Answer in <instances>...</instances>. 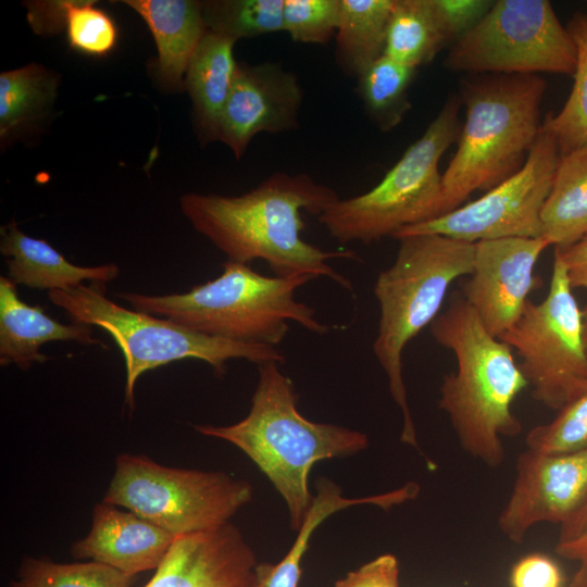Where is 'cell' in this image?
<instances>
[{"instance_id": "cell-8", "label": "cell", "mask_w": 587, "mask_h": 587, "mask_svg": "<svg viewBox=\"0 0 587 587\" xmlns=\"http://www.w3.org/2000/svg\"><path fill=\"white\" fill-rule=\"evenodd\" d=\"M459 97L451 96L423 135L369 191L338 199L319 222L338 242L373 243L438 215L439 160L460 135Z\"/></svg>"}, {"instance_id": "cell-38", "label": "cell", "mask_w": 587, "mask_h": 587, "mask_svg": "<svg viewBox=\"0 0 587 587\" xmlns=\"http://www.w3.org/2000/svg\"><path fill=\"white\" fill-rule=\"evenodd\" d=\"M587 530V500L575 515L561 525L558 542L569 541Z\"/></svg>"}, {"instance_id": "cell-31", "label": "cell", "mask_w": 587, "mask_h": 587, "mask_svg": "<svg viewBox=\"0 0 587 587\" xmlns=\"http://www.w3.org/2000/svg\"><path fill=\"white\" fill-rule=\"evenodd\" d=\"M525 442L527 449L548 454L587 450V389L562 407L551 422L533 427Z\"/></svg>"}, {"instance_id": "cell-3", "label": "cell", "mask_w": 587, "mask_h": 587, "mask_svg": "<svg viewBox=\"0 0 587 587\" xmlns=\"http://www.w3.org/2000/svg\"><path fill=\"white\" fill-rule=\"evenodd\" d=\"M195 429L233 444L254 462L285 500L296 532L313 500L309 489L313 465L369 447L362 432L304 417L297 408L292 380L276 362L258 365L251 407L242 420L225 426L195 425Z\"/></svg>"}, {"instance_id": "cell-4", "label": "cell", "mask_w": 587, "mask_h": 587, "mask_svg": "<svg viewBox=\"0 0 587 587\" xmlns=\"http://www.w3.org/2000/svg\"><path fill=\"white\" fill-rule=\"evenodd\" d=\"M546 87V80L534 74H479L461 82L459 99L465 107V121L442 174L437 216L522 168L541 129Z\"/></svg>"}, {"instance_id": "cell-22", "label": "cell", "mask_w": 587, "mask_h": 587, "mask_svg": "<svg viewBox=\"0 0 587 587\" xmlns=\"http://www.w3.org/2000/svg\"><path fill=\"white\" fill-rule=\"evenodd\" d=\"M540 220L541 237L557 249L587 236V145L560 154Z\"/></svg>"}, {"instance_id": "cell-39", "label": "cell", "mask_w": 587, "mask_h": 587, "mask_svg": "<svg viewBox=\"0 0 587 587\" xmlns=\"http://www.w3.org/2000/svg\"><path fill=\"white\" fill-rule=\"evenodd\" d=\"M569 587H587V566L580 564V567L574 574Z\"/></svg>"}, {"instance_id": "cell-25", "label": "cell", "mask_w": 587, "mask_h": 587, "mask_svg": "<svg viewBox=\"0 0 587 587\" xmlns=\"http://www.w3.org/2000/svg\"><path fill=\"white\" fill-rule=\"evenodd\" d=\"M58 82L37 64L0 74V137H12L38 118L53 103Z\"/></svg>"}, {"instance_id": "cell-30", "label": "cell", "mask_w": 587, "mask_h": 587, "mask_svg": "<svg viewBox=\"0 0 587 587\" xmlns=\"http://www.w3.org/2000/svg\"><path fill=\"white\" fill-rule=\"evenodd\" d=\"M71 48L93 57L110 53L117 42L114 21L93 1H59Z\"/></svg>"}, {"instance_id": "cell-41", "label": "cell", "mask_w": 587, "mask_h": 587, "mask_svg": "<svg viewBox=\"0 0 587 587\" xmlns=\"http://www.w3.org/2000/svg\"><path fill=\"white\" fill-rule=\"evenodd\" d=\"M580 564H584V565H586V566H587V562H584V563H580Z\"/></svg>"}, {"instance_id": "cell-6", "label": "cell", "mask_w": 587, "mask_h": 587, "mask_svg": "<svg viewBox=\"0 0 587 587\" xmlns=\"http://www.w3.org/2000/svg\"><path fill=\"white\" fill-rule=\"evenodd\" d=\"M394 263L374 285L379 307L373 352L401 411V441L420 450L402 375L407 345L439 314L451 284L473 270L474 243L435 234L398 239Z\"/></svg>"}, {"instance_id": "cell-19", "label": "cell", "mask_w": 587, "mask_h": 587, "mask_svg": "<svg viewBox=\"0 0 587 587\" xmlns=\"http://www.w3.org/2000/svg\"><path fill=\"white\" fill-rule=\"evenodd\" d=\"M0 252L5 258L8 278L29 288L67 290L83 282L107 284L120 275L114 263L79 266L71 263L45 239L25 235L15 221L1 227Z\"/></svg>"}, {"instance_id": "cell-9", "label": "cell", "mask_w": 587, "mask_h": 587, "mask_svg": "<svg viewBox=\"0 0 587 587\" xmlns=\"http://www.w3.org/2000/svg\"><path fill=\"white\" fill-rule=\"evenodd\" d=\"M252 487L223 472L164 466L120 454L103 502L134 512L177 537L229 522Z\"/></svg>"}, {"instance_id": "cell-34", "label": "cell", "mask_w": 587, "mask_h": 587, "mask_svg": "<svg viewBox=\"0 0 587 587\" xmlns=\"http://www.w3.org/2000/svg\"><path fill=\"white\" fill-rule=\"evenodd\" d=\"M335 587H400L398 560L392 554H382L349 572Z\"/></svg>"}, {"instance_id": "cell-17", "label": "cell", "mask_w": 587, "mask_h": 587, "mask_svg": "<svg viewBox=\"0 0 587 587\" xmlns=\"http://www.w3.org/2000/svg\"><path fill=\"white\" fill-rule=\"evenodd\" d=\"M174 538L134 512L102 501L93 509L89 533L73 545L72 554L134 577L157 570Z\"/></svg>"}, {"instance_id": "cell-21", "label": "cell", "mask_w": 587, "mask_h": 587, "mask_svg": "<svg viewBox=\"0 0 587 587\" xmlns=\"http://www.w3.org/2000/svg\"><path fill=\"white\" fill-rule=\"evenodd\" d=\"M235 42L207 29L186 72L185 87L192 100L199 135L205 142L218 140L221 116L238 65Z\"/></svg>"}, {"instance_id": "cell-10", "label": "cell", "mask_w": 587, "mask_h": 587, "mask_svg": "<svg viewBox=\"0 0 587 587\" xmlns=\"http://www.w3.org/2000/svg\"><path fill=\"white\" fill-rule=\"evenodd\" d=\"M445 66L473 74L573 76L577 48L548 0H498L453 42Z\"/></svg>"}, {"instance_id": "cell-36", "label": "cell", "mask_w": 587, "mask_h": 587, "mask_svg": "<svg viewBox=\"0 0 587 587\" xmlns=\"http://www.w3.org/2000/svg\"><path fill=\"white\" fill-rule=\"evenodd\" d=\"M554 254L563 262L572 288L587 289V236L567 248H554Z\"/></svg>"}, {"instance_id": "cell-18", "label": "cell", "mask_w": 587, "mask_h": 587, "mask_svg": "<svg viewBox=\"0 0 587 587\" xmlns=\"http://www.w3.org/2000/svg\"><path fill=\"white\" fill-rule=\"evenodd\" d=\"M55 340L101 344L92 337L91 326L55 321L40 305L25 303L18 297L16 285L7 276H0V364H15L26 371L34 363L48 360L40 348Z\"/></svg>"}, {"instance_id": "cell-26", "label": "cell", "mask_w": 587, "mask_h": 587, "mask_svg": "<svg viewBox=\"0 0 587 587\" xmlns=\"http://www.w3.org/2000/svg\"><path fill=\"white\" fill-rule=\"evenodd\" d=\"M415 70L384 54L358 78L365 111L379 129L395 128L410 110L408 88Z\"/></svg>"}, {"instance_id": "cell-37", "label": "cell", "mask_w": 587, "mask_h": 587, "mask_svg": "<svg viewBox=\"0 0 587 587\" xmlns=\"http://www.w3.org/2000/svg\"><path fill=\"white\" fill-rule=\"evenodd\" d=\"M555 552L569 560L587 562V530L572 540L558 542Z\"/></svg>"}, {"instance_id": "cell-27", "label": "cell", "mask_w": 587, "mask_h": 587, "mask_svg": "<svg viewBox=\"0 0 587 587\" xmlns=\"http://www.w3.org/2000/svg\"><path fill=\"white\" fill-rule=\"evenodd\" d=\"M566 28L577 48L573 88L560 112L542 123L555 137L560 154L587 145V15L576 13Z\"/></svg>"}, {"instance_id": "cell-5", "label": "cell", "mask_w": 587, "mask_h": 587, "mask_svg": "<svg viewBox=\"0 0 587 587\" xmlns=\"http://www.w3.org/2000/svg\"><path fill=\"white\" fill-rule=\"evenodd\" d=\"M221 274L180 294L118 292L132 309L170 320L212 337L276 347L289 330V321L325 335L313 307L296 299L309 276H266L249 264L225 261Z\"/></svg>"}, {"instance_id": "cell-33", "label": "cell", "mask_w": 587, "mask_h": 587, "mask_svg": "<svg viewBox=\"0 0 587 587\" xmlns=\"http://www.w3.org/2000/svg\"><path fill=\"white\" fill-rule=\"evenodd\" d=\"M441 33L455 42L474 28L490 10L489 0H430Z\"/></svg>"}, {"instance_id": "cell-1", "label": "cell", "mask_w": 587, "mask_h": 587, "mask_svg": "<svg viewBox=\"0 0 587 587\" xmlns=\"http://www.w3.org/2000/svg\"><path fill=\"white\" fill-rule=\"evenodd\" d=\"M339 196L307 174L277 172L239 196L186 193L179 203L191 226L228 261L267 263L278 277L329 278L348 291L353 284L334 259L360 260L352 250H323L302 238L303 213L320 215Z\"/></svg>"}, {"instance_id": "cell-40", "label": "cell", "mask_w": 587, "mask_h": 587, "mask_svg": "<svg viewBox=\"0 0 587 587\" xmlns=\"http://www.w3.org/2000/svg\"><path fill=\"white\" fill-rule=\"evenodd\" d=\"M582 320H583V334L585 347L587 350V304L582 309Z\"/></svg>"}, {"instance_id": "cell-14", "label": "cell", "mask_w": 587, "mask_h": 587, "mask_svg": "<svg viewBox=\"0 0 587 587\" xmlns=\"http://www.w3.org/2000/svg\"><path fill=\"white\" fill-rule=\"evenodd\" d=\"M548 247L542 237L474 243L473 270L462 296L494 337L501 338L514 325L529 302L528 296L540 286L534 268Z\"/></svg>"}, {"instance_id": "cell-24", "label": "cell", "mask_w": 587, "mask_h": 587, "mask_svg": "<svg viewBox=\"0 0 587 587\" xmlns=\"http://www.w3.org/2000/svg\"><path fill=\"white\" fill-rule=\"evenodd\" d=\"M447 43L430 0H395L384 54L416 68L429 63Z\"/></svg>"}, {"instance_id": "cell-35", "label": "cell", "mask_w": 587, "mask_h": 587, "mask_svg": "<svg viewBox=\"0 0 587 587\" xmlns=\"http://www.w3.org/2000/svg\"><path fill=\"white\" fill-rule=\"evenodd\" d=\"M512 587H563L558 565L539 553L528 554L515 563L511 571Z\"/></svg>"}, {"instance_id": "cell-32", "label": "cell", "mask_w": 587, "mask_h": 587, "mask_svg": "<svg viewBox=\"0 0 587 587\" xmlns=\"http://www.w3.org/2000/svg\"><path fill=\"white\" fill-rule=\"evenodd\" d=\"M341 0H285L283 30L296 42L325 45L336 35Z\"/></svg>"}, {"instance_id": "cell-23", "label": "cell", "mask_w": 587, "mask_h": 587, "mask_svg": "<svg viewBox=\"0 0 587 587\" xmlns=\"http://www.w3.org/2000/svg\"><path fill=\"white\" fill-rule=\"evenodd\" d=\"M395 0H341L335 58L341 71L359 78L384 55Z\"/></svg>"}, {"instance_id": "cell-29", "label": "cell", "mask_w": 587, "mask_h": 587, "mask_svg": "<svg viewBox=\"0 0 587 587\" xmlns=\"http://www.w3.org/2000/svg\"><path fill=\"white\" fill-rule=\"evenodd\" d=\"M133 577L99 562L25 558L10 587H129Z\"/></svg>"}, {"instance_id": "cell-15", "label": "cell", "mask_w": 587, "mask_h": 587, "mask_svg": "<svg viewBox=\"0 0 587 587\" xmlns=\"http://www.w3.org/2000/svg\"><path fill=\"white\" fill-rule=\"evenodd\" d=\"M302 100L297 76L282 65L238 63L221 116L218 140L240 159L255 135L295 129Z\"/></svg>"}, {"instance_id": "cell-11", "label": "cell", "mask_w": 587, "mask_h": 587, "mask_svg": "<svg viewBox=\"0 0 587 587\" xmlns=\"http://www.w3.org/2000/svg\"><path fill=\"white\" fill-rule=\"evenodd\" d=\"M520 358L533 398L560 410L587 389V350L579 309L563 262L554 254L548 295L528 302L499 338Z\"/></svg>"}, {"instance_id": "cell-12", "label": "cell", "mask_w": 587, "mask_h": 587, "mask_svg": "<svg viewBox=\"0 0 587 587\" xmlns=\"http://www.w3.org/2000/svg\"><path fill=\"white\" fill-rule=\"evenodd\" d=\"M560 160L559 145L541 124L520 171L478 199L444 215L399 230L394 238L435 234L467 242L541 237V210Z\"/></svg>"}, {"instance_id": "cell-2", "label": "cell", "mask_w": 587, "mask_h": 587, "mask_svg": "<svg viewBox=\"0 0 587 587\" xmlns=\"http://www.w3.org/2000/svg\"><path fill=\"white\" fill-rule=\"evenodd\" d=\"M430 333L457 361L455 371L442 378L438 405L449 417L462 449L496 469L504 461L502 437L522 430L512 403L527 382L512 349L486 330L458 291L432 322Z\"/></svg>"}, {"instance_id": "cell-28", "label": "cell", "mask_w": 587, "mask_h": 587, "mask_svg": "<svg viewBox=\"0 0 587 587\" xmlns=\"http://www.w3.org/2000/svg\"><path fill=\"white\" fill-rule=\"evenodd\" d=\"M285 0H211L202 2L207 29L237 41L283 30Z\"/></svg>"}, {"instance_id": "cell-16", "label": "cell", "mask_w": 587, "mask_h": 587, "mask_svg": "<svg viewBox=\"0 0 587 587\" xmlns=\"http://www.w3.org/2000/svg\"><path fill=\"white\" fill-rule=\"evenodd\" d=\"M258 562L230 522L174 538L145 587H251Z\"/></svg>"}, {"instance_id": "cell-7", "label": "cell", "mask_w": 587, "mask_h": 587, "mask_svg": "<svg viewBox=\"0 0 587 587\" xmlns=\"http://www.w3.org/2000/svg\"><path fill=\"white\" fill-rule=\"evenodd\" d=\"M48 299L72 322L97 326L111 335L125 360V403L130 409L138 377L175 361L198 359L218 375L226 372V363L232 359H243L257 365L286 362L285 353L277 347L212 337L170 320L124 308L105 297V284L48 291Z\"/></svg>"}, {"instance_id": "cell-20", "label": "cell", "mask_w": 587, "mask_h": 587, "mask_svg": "<svg viewBox=\"0 0 587 587\" xmlns=\"http://www.w3.org/2000/svg\"><path fill=\"white\" fill-rule=\"evenodd\" d=\"M147 23L158 47V74L163 85L180 89L189 63L207 32L202 2L193 0H126Z\"/></svg>"}, {"instance_id": "cell-13", "label": "cell", "mask_w": 587, "mask_h": 587, "mask_svg": "<svg viewBox=\"0 0 587 587\" xmlns=\"http://www.w3.org/2000/svg\"><path fill=\"white\" fill-rule=\"evenodd\" d=\"M587 500V450L548 454L526 449L516 459L512 491L498 525L521 544L539 523L570 521Z\"/></svg>"}]
</instances>
